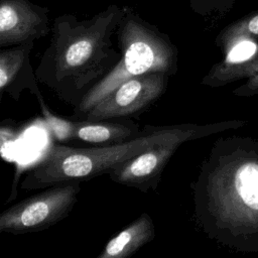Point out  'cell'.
I'll return each mask as SVG.
<instances>
[{"mask_svg": "<svg viewBox=\"0 0 258 258\" xmlns=\"http://www.w3.org/2000/svg\"><path fill=\"white\" fill-rule=\"evenodd\" d=\"M192 218L211 240L258 254V138L216 139L190 183Z\"/></svg>", "mask_w": 258, "mask_h": 258, "instance_id": "cell-1", "label": "cell"}, {"mask_svg": "<svg viewBox=\"0 0 258 258\" xmlns=\"http://www.w3.org/2000/svg\"><path fill=\"white\" fill-rule=\"evenodd\" d=\"M155 226L148 213H142L108 241L97 258H127L153 240Z\"/></svg>", "mask_w": 258, "mask_h": 258, "instance_id": "cell-12", "label": "cell"}, {"mask_svg": "<svg viewBox=\"0 0 258 258\" xmlns=\"http://www.w3.org/2000/svg\"><path fill=\"white\" fill-rule=\"evenodd\" d=\"M141 130L138 124L128 118L107 120H77L75 140L93 146H107L121 143L135 137Z\"/></svg>", "mask_w": 258, "mask_h": 258, "instance_id": "cell-11", "label": "cell"}, {"mask_svg": "<svg viewBox=\"0 0 258 258\" xmlns=\"http://www.w3.org/2000/svg\"><path fill=\"white\" fill-rule=\"evenodd\" d=\"M246 124L245 120L235 119L207 124L146 125L135 137L117 144L91 147L52 144L26 171L20 187L24 190H35L70 181L89 180L108 174L120 163L154 146L169 143L184 144L191 140L238 129Z\"/></svg>", "mask_w": 258, "mask_h": 258, "instance_id": "cell-3", "label": "cell"}, {"mask_svg": "<svg viewBox=\"0 0 258 258\" xmlns=\"http://www.w3.org/2000/svg\"><path fill=\"white\" fill-rule=\"evenodd\" d=\"M242 79H246V82L232 93L237 97L258 95V52L246 58L225 57L211 68L201 83L211 88H219Z\"/></svg>", "mask_w": 258, "mask_h": 258, "instance_id": "cell-10", "label": "cell"}, {"mask_svg": "<svg viewBox=\"0 0 258 258\" xmlns=\"http://www.w3.org/2000/svg\"><path fill=\"white\" fill-rule=\"evenodd\" d=\"M116 32L121 58L74 109V116L78 119H82L91 108L126 80L156 72L169 76L177 73V49L169 37L128 8Z\"/></svg>", "mask_w": 258, "mask_h": 258, "instance_id": "cell-4", "label": "cell"}, {"mask_svg": "<svg viewBox=\"0 0 258 258\" xmlns=\"http://www.w3.org/2000/svg\"><path fill=\"white\" fill-rule=\"evenodd\" d=\"M181 145L169 143L146 149L117 165L108 176L118 184L147 192L157 186L166 164Z\"/></svg>", "mask_w": 258, "mask_h": 258, "instance_id": "cell-8", "label": "cell"}, {"mask_svg": "<svg viewBox=\"0 0 258 258\" xmlns=\"http://www.w3.org/2000/svg\"><path fill=\"white\" fill-rule=\"evenodd\" d=\"M169 77L165 73L156 72L126 80L91 108L82 119L137 118L165 93Z\"/></svg>", "mask_w": 258, "mask_h": 258, "instance_id": "cell-6", "label": "cell"}, {"mask_svg": "<svg viewBox=\"0 0 258 258\" xmlns=\"http://www.w3.org/2000/svg\"><path fill=\"white\" fill-rule=\"evenodd\" d=\"M34 41H28L2 48L0 51V95L7 94L14 101H18L21 93L29 90L39 106L45 104L37 85L35 71L30 63V52Z\"/></svg>", "mask_w": 258, "mask_h": 258, "instance_id": "cell-9", "label": "cell"}, {"mask_svg": "<svg viewBox=\"0 0 258 258\" xmlns=\"http://www.w3.org/2000/svg\"><path fill=\"white\" fill-rule=\"evenodd\" d=\"M81 182L76 180L46 187L4 210L0 215V232L22 235L57 224L69 216L77 204Z\"/></svg>", "mask_w": 258, "mask_h": 258, "instance_id": "cell-5", "label": "cell"}, {"mask_svg": "<svg viewBox=\"0 0 258 258\" xmlns=\"http://www.w3.org/2000/svg\"><path fill=\"white\" fill-rule=\"evenodd\" d=\"M255 39H258V11L225 27L217 36L216 44L226 56L239 45Z\"/></svg>", "mask_w": 258, "mask_h": 258, "instance_id": "cell-13", "label": "cell"}, {"mask_svg": "<svg viewBox=\"0 0 258 258\" xmlns=\"http://www.w3.org/2000/svg\"><path fill=\"white\" fill-rule=\"evenodd\" d=\"M40 110L48 129L58 142L66 143L75 140L77 120H68L54 115L46 104L41 105Z\"/></svg>", "mask_w": 258, "mask_h": 258, "instance_id": "cell-14", "label": "cell"}, {"mask_svg": "<svg viewBox=\"0 0 258 258\" xmlns=\"http://www.w3.org/2000/svg\"><path fill=\"white\" fill-rule=\"evenodd\" d=\"M48 9L28 0H0V46L34 41L48 34Z\"/></svg>", "mask_w": 258, "mask_h": 258, "instance_id": "cell-7", "label": "cell"}, {"mask_svg": "<svg viewBox=\"0 0 258 258\" xmlns=\"http://www.w3.org/2000/svg\"><path fill=\"white\" fill-rule=\"evenodd\" d=\"M126 8L111 5L88 20L73 15L54 19L50 43L35 69L38 82L62 102L78 107L86 95L119 62L112 34Z\"/></svg>", "mask_w": 258, "mask_h": 258, "instance_id": "cell-2", "label": "cell"}]
</instances>
